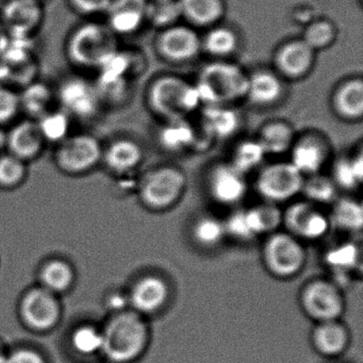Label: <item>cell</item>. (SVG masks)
Instances as JSON below:
<instances>
[{"label": "cell", "instance_id": "4", "mask_svg": "<svg viewBox=\"0 0 363 363\" xmlns=\"http://www.w3.org/2000/svg\"><path fill=\"white\" fill-rule=\"evenodd\" d=\"M116 50V35L108 25L99 23L78 27L67 42L69 60L82 69L99 71Z\"/></svg>", "mask_w": 363, "mask_h": 363}, {"label": "cell", "instance_id": "15", "mask_svg": "<svg viewBox=\"0 0 363 363\" xmlns=\"http://www.w3.org/2000/svg\"><path fill=\"white\" fill-rule=\"evenodd\" d=\"M172 297V288L161 274H146L131 289L129 303L133 311L143 316L160 313L167 308Z\"/></svg>", "mask_w": 363, "mask_h": 363}, {"label": "cell", "instance_id": "12", "mask_svg": "<svg viewBox=\"0 0 363 363\" xmlns=\"http://www.w3.org/2000/svg\"><path fill=\"white\" fill-rule=\"evenodd\" d=\"M290 161L303 177L323 173L333 160V146L330 140L320 131L309 130L297 135L294 144L289 152Z\"/></svg>", "mask_w": 363, "mask_h": 363}, {"label": "cell", "instance_id": "22", "mask_svg": "<svg viewBox=\"0 0 363 363\" xmlns=\"http://www.w3.org/2000/svg\"><path fill=\"white\" fill-rule=\"evenodd\" d=\"M350 329L341 320L314 323L310 333L312 348L320 356L326 358H337L350 347Z\"/></svg>", "mask_w": 363, "mask_h": 363}, {"label": "cell", "instance_id": "8", "mask_svg": "<svg viewBox=\"0 0 363 363\" xmlns=\"http://www.w3.org/2000/svg\"><path fill=\"white\" fill-rule=\"evenodd\" d=\"M303 175L290 161H275L257 172L255 188L267 203H291L301 194Z\"/></svg>", "mask_w": 363, "mask_h": 363}, {"label": "cell", "instance_id": "19", "mask_svg": "<svg viewBox=\"0 0 363 363\" xmlns=\"http://www.w3.org/2000/svg\"><path fill=\"white\" fill-rule=\"evenodd\" d=\"M335 118L346 123H358L363 118V80L352 76L340 82L329 97Z\"/></svg>", "mask_w": 363, "mask_h": 363}, {"label": "cell", "instance_id": "38", "mask_svg": "<svg viewBox=\"0 0 363 363\" xmlns=\"http://www.w3.org/2000/svg\"><path fill=\"white\" fill-rule=\"evenodd\" d=\"M55 94L52 89L43 82H33L25 86L20 95L21 110L26 111L33 118H41L52 110Z\"/></svg>", "mask_w": 363, "mask_h": 363}, {"label": "cell", "instance_id": "30", "mask_svg": "<svg viewBox=\"0 0 363 363\" xmlns=\"http://www.w3.org/2000/svg\"><path fill=\"white\" fill-rule=\"evenodd\" d=\"M7 143L13 156L21 160L35 156L44 143L37 121L26 120L18 123L7 135Z\"/></svg>", "mask_w": 363, "mask_h": 363}, {"label": "cell", "instance_id": "49", "mask_svg": "<svg viewBox=\"0 0 363 363\" xmlns=\"http://www.w3.org/2000/svg\"><path fill=\"white\" fill-rule=\"evenodd\" d=\"M8 354H6L3 350H0V363H6L7 361Z\"/></svg>", "mask_w": 363, "mask_h": 363}, {"label": "cell", "instance_id": "18", "mask_svg": "<svg viewBox=\"0 0 363 363\" xmlns=\"http://www.w3.org/2000/svg\"><path fill=\"white\" fill-rule=\"evenodd\" d=\"M163 125L158 129V144L165 152L182 154L188 150L201 152L203 144V135L199 125H193L190 118L162 121Z\"/></svg>", "mask_w": 363, "mask_h": 363}, {"label": "cell", "instance_id": "24", "mask_svg": "<svg viewBox=\"0 0 363 363\" xmlns=\"http://www.w3.org/2000/svg\"><path fill=\"white\" fill-rule=\"evenodd\" d=\"M147 0H113L108 10V27L116 35H133L146 24Z\"/></svg>", "mask_w": 363, "mask_h": 363}, {"label": "cell", "instance_id": "43", "mask_svg": "<svg viewBox=\"0 0 363 363\" xmlns=\"http://www.w3.org/2000/svg\"><path fill=\"white\" fill-rule=\"evenodd\" d=\"M20 110V95L7 86H0V124L10 122Z\"/></svg>", "mask_w": 363, "mask_h": 363}, {"label": "cell", "instance_id": "39", "mask_svg": "<svg viewBox=\"0 0 363 363\" xmlns=\"http://www.w3.org/2000/svg\"><path fill=\"white\" fill-rule=\"evenodd\" d=\"M182 21L178 0H147L146 24L160 31Z\"/></svg>", "mask_w": 363, "mask_h": 363}, {"label": "cell", "instance_id": "42", "mask_svg": "<svg viewBox=\"0 0 363 363\" xmlns=\"http://www.w3.org/2000/svg\"><path fill=\"white\" fill-rule=\"evenodd\" d=\"M42 277L44 284L50 290L62 291L71 284L73 273L67 263L55 261L44 269Z\"/></svg>", "mask_w": 363, "mask_h": 363}, {"label": "cell", "instance_id": "25", "mask_svg": "<svg viewBox=\"0 0 363 363\" xmlns=\"http://www.w3.org/2000/svg\"><path fill=\"white\" fill-rule=\"evenodd\" d=\"M184 24L193 28L207 29L224 22L227 6L225 0H178Z\"/></svg>", "mask_w": 363, "mask_h": 363}, {"label": "cell", "instance_id": "35", "mask_svg": "<svg viewBox=\"0 0 363 363\" xmlns=\"http://www.w3.org/2000/svg\"><path fill=\"white\" fill-rule=\"evenodd\" d=\"M142 146L133 140L123 139L114 142L106 154L107 164L118 173H127L135 169L143 160Z\"/></svg>", "mask_w": 363, "mask_h": 363}, {"label": "cell", "instance_id": "37", "mask_svg": "<svg viewBox=\"0 0 363 363\" xmlns=\"http://www.w3.org/2000/svg\"><path fill=\"white\" fill-rule=\"evenodd\" d=\"M339 29L335 22L326 18H316L305 25L301 39L318 54L328 50L337 41Z\"/></svg>", "mask_w": 363, "mask_h": 363}, {"label": "cell", "instance_id": "26", "mask_svg": "<svg viewBox=\"0 0 363 363\" xmlns=\"http://www.w3.org/2000/svg\"><path fill=\"white\" fill-rule=\"evenodd\" d=\"M241 48V38L229 25H216L201 35V50L211 60H233Z\"/></svg>", "mask_w": 363, "mask_h": 363}, {"label": "cell", "instance_id": "34", "mask_svg": "<svg viewBox=\"0 0 363 363\" xmlns=\"http://www.w3.org/2000/svg\"><path fill=\"white\" fill-rule=\"evenodd\" d=\"M250 228L255 238H265L282 226V210L275 203H263L246 208Z\"/></svg>", "mask_w": 363, "mask_h": 363}, {"label": "cell", "instance_id": "7", "mask_svg": "<svg viewBox=\"0 0 363 363\" xmlns=\"http://www.w3.org/2000/svg\"><path fill=\"white\" fill-rule=\"evenodd\" d=\"M298 303L314 323L341 320L346 308L343 289L329 277L308 280L299 291Z\"/></svg>", "mask_w": 363, "mask_h": 363}, {"label": "cell", "instance_id": "40", "mask_svg": "<svg viewBox=\"0 0 363 363\" xmlns=\"http://www.w3.org/2000/svg\"><path fill=\"white\" fill-rule=\"evenodd\" d=\"M44 141L62 142L71 127V116L63 110H50L37 120Z\"/></svg>", "mask_w": 363, "mask_h": 363}, {"label": "cell", "instance_id": "10", "mask_svg": "<svg viewBox=\"0 0 363 363\" xmlns=\"http://www.w3.org/2000/svg\"><path fill=\"white\" fill-rule=\"evenodd\" d=\"M282 226L301 242L324 239L333 229L324 208L306 199L292 201L282 210Z\"/></svg>", "mask_w": 363, "mask_h": 363}, {"label": "cell", "instance_id": "41", "mask_svg": "<svg viewBox=\"0 0 363 363\" xmlns=\"http://www.w3.org/2000/svg\"><path fill=\"white\" fill-rule=\"evenodd\" d=\"M72 342L76 352L90 356L103 350V333H99L93 327H80L74 333Z\"/></svg>", "mask_w": 363, "mask_h": 363}, {"label": "cell", "instance_id": "50", "mask_svg": "<svg viewBox=\"0 0 363 363\" xmlns=\"http://www.w3.org/2000/svg\"><path fill=\"white\" fill-rule=\"evenodd\" d=\"M5 142H7V138L3 133H0V146L3 145Z\"/></svg>", "mask_w": 363, "mask_h": 363}, {"label": "cell", "instance_id": "11", "mask_svg": "<svg viewBox=\"0 0 363 363\" xmlns=\"http://www.w3.org/2000/svg\"><path fill=\"white\" fill-rule=\"evenodd\" d=\"M206 188L212 201L224 207L235 208L247 195V176L228 160L220 161L206 173Z\"/></svg>", "mask_w": 363, "mask_h": 363}, {"label": "cell", "instance_id": "9", "mask_svg": "<svg viewBox=\"0 0 363 363\" xmlns=\"http://www.w3.org/2000/svg\"><path fill=\"white\" fill-rule=\"evenodd\" d=\"M154 46L160 60L173 65H188L203 54L201 33L184 23L158 31Z\"/></svg>", "mask_w": 363, "mask_h": 363}, {"label": "cell", "instance_id": "46", "mask_svg": "<svg viewBox=\"0 0 363 363\" xmlns=\"http://www.w3.org/2000/svg\"><path fill=\"white\" fill-rule=\"evenodd\" d=\"M6 363H45V360L35 350H20L9 354Z\"/></svg>", "mask_w": 363, "mask_h": 363}, {"label": "cell", "instance_id": "48", "mask_svg": "<svg viewBox=\"0 0 363 363\" xmlns=\"http://www.w3.org/2000/svg\"><path fill=\"white\" fill-rule=\"evenodd\" d=\"M8 42H9V35L6 31L4 25L0 22V59L3 58L4 52L7 48Z\"/></svg>", "mask_w": 363, "mask_h": 363}, {"label": "cell", "instance_id": "33", "mask_svg": "<svg viewBox=\"0 0 363 363\" xmlns=\"http://www.w3.org/2000/svg\"><path fill=\"white\" fill-rule=\"evenodd\" d=\"M267 154L260 142L255 138L240 140L231 150L229 162L247 176L252 172H258L267 158Z\"/></svg>", "mask_w": 363, "mask_h": 363}, {"label": "cell", "instance_id": "6", "mask_svg": "<svg viewBox=\"0 0 363 363\" xmlns=\"http://www.w3.org/2000/svg\"><path fill=\"white\" fill-rule=\"evenodd\" d=\"M261 259L269 275L278 279H290L303 271L307 252L303 242L294 235L277 230L264 238Z\"/></svg>", "mask_w": 363, "mask_h": 363}, {"label": "cell", "instance_id": "1", "mask_svg": "<svg viewBox=\"0 0 363 363\" xmlns=\"http://www.w3.org/2000/svg\"><path fill=\"white\" fill-rule=\"evenodd\" d=\"M248 72L233 60H210L194 84L203 106H238L245 101Z\"/></svg>", "mask_w": 363, "mask_h": 363}, {"label": "cell", "instance_id": "51", "mask_svg": "<svg viewBox=\"0 0 363 363\" xmlns=\"http://www.w3.org/2000/svg\"><path fill=\"white\" fill-rule=\"evenodd\" d=\"M37 1H40V3H42V0H37Z\"/></svg>", "mask_w": 363, "mask_h": 363}, {"label": "cell", "instance_id": "17", "mask_svg": "<svg viewBox=\"0 0 363 363\" xmlns=\"http://www.w3.org/2000/svg\"><path fill=\"white\" fill-rule=\"evenodd\" d=\"M286 94V82L273 69H255L248 72L245 101L259 109H269L284 101Z\"/></svg>", "mask_w": 363, "mask_h": 363}, {"label": "cell", "instance_id": "23", "mask_svg": "<svg viewBox=\"0 0 363 363\" xmlns=\"http://www.w3.org/2000/svg\"><path fill=\"white\" fill-rule=\"evenodd\" d=\"M101 154V146L96 139L91 135H78L62 141L58 160L67 171L84 172L99 161Z\"/></svg>", "mask_w": 363, "mask_h": 363}, {"label": "cell", "instance_id": "36", "mask_svg": "<svg viewBox=\"0 0 363 363\" xmlns=\"http://www.w3.org/2000/svg\"><path fill=\"white\" fill-rule=\"evenodd\" d=\"M301 194L303 195L306 201L324 208L337 201L340 190L330 176L318 173L303 178Z\"/></svg>", "mask_w": 363, "mask_h": 363}, {"label": "cell", "instance_id": "45", "mask_svg": "<svg viewBox=\"0 0 363 363\" xmlns=\"http://www.w3.org/2000/svg\"><path fill=\"white\" fill-rule=\"evenodd\" d=\"M113 0H69L72 8L82 16H94L107 13Z\"/></svg>", "mask_w": 363, "mask_h": 363}, {"label": "cell", "instance_id": "14", "mask_svg": "<svg viewBox=\"0 0 363 363\" xmlns=\"http://www.w3.org/2000/svg\"><path fill=\"white\" fill-rule=\"evenodd\" d=\"M62 110L69 116L80 120H91L99 114L101 101L96 86L84 78L65 79L57 93Z\"/></svg>", "mask_w": 363, "mask_h": 363}, {"label": "cell", "instance_id": "32", "mask_svg": "<svg viewBox=\"0 0 363 363\" xmlns=\"http://www.w3.org/2000/svg\"><path fill=\"white\" fill-rule=\"evenodd\" d=\"M193 242L203 250H216L224 243L227 238L224 218L213 214H201L191 225Z\"/></svg>", "mask_w": 363, "mask_h": 363}, {"label": "cell", "instance_id": "2", "mask_svg": "<svg viewBox=\"0 0 363 363\" xmlns=\"http://www.w3.org/2000/svg\"><path fill=\"white\" fill-rule=\"evenodd\" d=\"M146 104L161 121L191 118L201 108L194 82L175 74H162L150 82Z\"/></svg>", "mask_w": 363, "mask_h": 363}, {"label": "cell", "instance_id": "31", "mask_svg": "<svg viewBox=\"0 0 363 363\" xmlns=\"http://www.w3.org/2000/svg\"><path fill=\"white\" fill-rule=\"evenodd\" d=\"M328 214L333 228L346 233H357L362 230V203L354 197L340 195L330 206Z\"/></svg>", "mask_w": 363, "mask_h": 363}, {"label": "cell", "instance_id": "16", "mask_svg": "<svg viewBox=\"0 0 363 363\" xmlns=\"http://www.w3.org/2000/svg\"><path fill=\"white\" fill-rule=\"evenodd\" d=\"M43 20V7L37 0H8L0 16L10 37H33Z\"/></svg>", "mask_w": 363, "mask_h": 363}, {"label": "cell", "instance_id": "47", "mask_svg": "<svg viewBox=\"0 0 363 363\" xmlns=\"http://www.w3.org/2000/svg\"><path fill=\"white\" fill-rule=\"evenodd\" d=\"M303 16H308V18L311 21L314 20V18H316L315 16H314L311 7H303H303L295 8L292 16V18H294L295 22L301 24V18H303Z\"/></svg>", "mask_w": 363, "mask_h": 363}, {"label": "cell", "instance_id": "29", "mask_svg": "<svg viewBox=\"0 0 363 363\" xmlns=\"http://www.w3.org/2000/svg\"><path fill=\"white\" fill-rule=\"evenodd\" d=\"M298 133L290 122L281 118L267 121L259 128L256 139L267 156L289 154Z\"/></svg>", "mask_w": 363, "mask_h": 363}, {"label": "cell", "instance_id": "21", "mask_svg": "<svg viewBox=\"0 0 363 363\" xmlns=\"http://www.w3.org/2000/svg\"><path fill=\"white\" fill-rule=\"evenodd\" d=\"M199 114V124L212 141L231 139L240 133L243 125L237 106H203Z\"/></svg>", "mask_w": 363, "mask_h": 363}, {"label": "cell", "instance_id": "27", "mask_svg": "<svg viewBox=\"0 0 363 363\" xmlns=\"http://www.w3.org/2000/svg\"><path fill=\"white\" fill-rule=\"evenodd\" d=\"M331 179L340 192L352 193L359 190L363 182L362 146L331 160Z\"/></svg>", "mask_w": 363, "mask_h": 363}, {"label": "cell", "instance_id": "13", "mask_svg": "<svg viewBox=\"0 0 363 363\" xmlns=\"http://www.w3.org/2000/svg\"><path fill=\"white\" fill-rule=\"evenodd\" d=\"M315 62L316 52L301 38H294L276 48L272 69L286 82H299L311 74Z\"/></svg>", "mask_w": 363, "mask_h": 363}, {"label": "cell", "instance_id": "3", "mask_svg": "<svg viewBox=\"0 0 363 363\" xmlns=\"http://www.w3.org/2000/svg\"><path fill=\"white\" fill-rule=\"evenodd\" d=\"M150 329L145 316L133 310L116 314L103 333V350L113 363H131L147 350Z\"/></svg>", "mask_w": 363, "mask_h": 363}, {"label": "cell", "instance_id": "5", "mask_svg": "<svg viewBox=\"0 0 363 363\" xmlns=\"http://www.w3.org/2000/svg\"><path fill=\"white\" fill-rule=\"evenodd\" d=\"M186 174L176 165H158L144 175L140 186V197L148 209L167 211L175 207L186 190Z\"/></svg>", "mask_w": 363, "mask_h": 363}, {"label": "cell", "instance_id": "44", "mask_svg": "<svg viewBox=\"0 0 363 363\" xmlns=\"http://www.w3.org/2000/svg\"><path fill=\"white\" fill-rule=\"evenodd\" d=\"M24 174V164L18 157L6 156L0 159V182L13 184L18 182Z\"/></svg>", "mask_w": 363, "mask_h": 363}, {"label": "cell", "instance_id": "20", "mask_svg": "<svg viewBox=\"0 0 363 363\" xmlns=\"http://www.w3.org/2000/svg\"><path fill=\"white\" fill-rule=\"evenodd\" d=\"M324 263L331 273L330 279L343 289L344 282L354 279L361 273L362 252L359 244L354 241H342L327 248Z\"/></svg>", "mask_w": 363, "mask_h": 363}, {"label": "cell", "instance_id": "28", "mask_svg": "<svg viewBox=\"0 0 363 363\" xmlns=\"http://www.w3.org/2000/svg\"><path fill=\"white\" fill-rule=\"evenodd\" d=\"M22 310L25 320L39 329L52 326L59 315V306L54 295L41 289L31 291L25 297Z\"/></svg>", "mask_w": 363, "mask_h": 363}]
</instances>
